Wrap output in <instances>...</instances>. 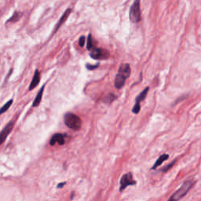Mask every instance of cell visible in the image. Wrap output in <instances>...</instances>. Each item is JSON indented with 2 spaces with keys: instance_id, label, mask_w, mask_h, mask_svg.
Wrapping results in <instances>:
<instances>
[{
  "instance_id": "obj_1",
  "label": "cell",
  "mask_w": 201,
  "mask_h": 201,
  "mask_svg": "<svg viewBox=\"0 0 201 201\" xmlns=\"http://www.w3.org/2000/svg\"><path fill=\"white\" fill-rule=\"evenodd\" d=\"M131 72L130 66L129 64H122L119 66L118 73L116 74L115 78V87L116 89H121L124 86L125 81L127 78H129Z\"/></svg>"
},
{
  "instance_id": "obj_2",
  "label": "cell",
  "mask_w": 201,
  "mask_h": 201,
  "mask_svg": "<svg viewBox=\"0 0 201 201\" xmlns=\"http://www.w3.org/2000/svg\"><path fill=\"white\" fill-rule=\"evenodd\" d=\"M64 123L68 128L73 130H79L82 126V120L75 114L68 112L64 116Z\"/></svg>"
},
{
  "instance_id": "obj_3",
  "label": "cell",
  "mask_w": 201,
  "mask_h": 201,
  "mask_svg": "<svg viewBox=\"0 0 201 201\" xmlns=\"http://www.w3.org/2000/svg\"><path fill=\"white\" fill-rule=\"evenodd\" d=\"M194 184H195L194 180H187V181H185V182L183 183V185L180 187L179 189L173 194V196L169 199V200H178V199L184 197L186 195L187 192L190 190V188H192Z\"/></svg>"
},
{
  "instance_id": "obj_4",
  "label": "cell",
  "mask_w": 201,
  "mask_h": 201,
  "mask_svg": "<svg viewBox=\"0 0 201 201\" xmlns=\"http://www.w3.org/2000/svg\"><path fill=\"white\" fill-rule=\"evenodd\" d=\"M129 16H130V20L132 23H138L141 21V0H134L133 3L130 6Z\"/></svg>"
},
{
  "instance_id": "obj_5",
  "label": "cell",
  "mask_w": 201,
  "mask_h": 201,
  "mask_svg": "<svg viewBox=\"0 0 201 201\" xmlns=\"http://www.w3.org/2000/svg\"><path fill=\"white\" fill-rule=\"evenodd\" d=\"M90 56L95 60H104L109 57V53L106 49L102 48L93 47L90 50Z\"/></svg>"
},
{
  "instance_id": "obj_6",
  "label": "cell",
  "mask_w": 201,
  "mask_h": 201,
  "mask_svg": "<svg viewBox=\"0 0 201 201\" xmlns=\"http://www.w3.org/2000/svg\"><path fill=\"white\" fill-rule=\"evenodd\" d=\"M136 185V181L133 179V175L130 172L126 173L122 176L120 179V187H119V191L122 192L129 185Z\"/></svg>"
},
{
  "instance_id": "obj_7",
  "label": "cell",
  "mask_w": 201,
  "mask_h": 201,
  "mask_svg": "<svg viewBox=\"0 0 201 201\" xmlns=\"http://www.w3.org/2000/svg\"><path fill=\"white\" fill-rule=\"evenodd\" d=\"M148 90H149V88L146 87L137 97H136L135 104L133 105V108H132V111H133L134 114H137L139 111H140V109H141V104H140V103H141L142 100H144V98L146 97Z\"/></svg>"
},
{
  "instance_id": "obj_8",
  "label": "cell",
  "mask_w": 201,
  "mask_h": 201,
  "mask_svg": "<svg viewBox=\"0 0 201 201\" xmlns=\"http://www.w3.org/2000/svg\"><path fill=\"white\" fill-rule=\"evenodd\" d=\"M13 126H14V122H13V121H11V122H8L6 126L2 129V131L0 132V145L5 141L7 136L13 130Z\"/></svg>"
},
{
  "instance_id": "obj_9",
  "label": "cell",
  "mask_w": 201,
  "mask_h": 201,
  "mask_svg": "<svg viewBox=\"0 0 201 201\" xmlns=\"http://www.w3.org/2000/svg\"><path fill=\"white\" fill-rule=\"evenodd\" d=\"M72 12V9H71V8H68V9H66V11L64 12V13H63V15L61 16H60V20H58V22L57 23V24H56V26H55V28L54 30H53V33H55L56 31H57V30L60 28L61 26L63 25V24H64V22L67 20V19L68 18V16H69L70 13Z\"/></svg>"
},
{
  "instance_id": "obj_10",
  "label": "cell",
  "mask_w": 201,
  "mask_h": 201,
  "mask_svg": "<svg viewBox=\"0 0 201 201\" xmlns=\"http://www.w3.org/2000/svg\"><path fill=\"white\" fill-rule=\"evenodd\" d=\"M57 143L60 145H63L65 143V140H64V137L61 133H55L52 136L50 141H49V144L50 145H55V144Z\"/></svg>"
},
{
  "instance_id": "obj_11",
  "label": "cell",
  "mask_w": 201,
  "mask_h": 201,
  "mask_svg": "<svg viewBox=\"0 0 201 201\" xmlns=\"http://www.w3.org/2000/svg\"><path fill=\"white\" fill-rule=\"evenodd\" d=\"M40 79H41L40 72L38 71V70H35V73H34V76H33L31 83H30L29 90H32L34 88H35L37 86H38L39 82H40Z\"/></svg>"
},
{
  "instance_id": "obj_12",
  "label": "cell",
  "mask_w": 201,
  "mask_h": 201,
  "mask_svg": "<svg viewBox=\"0 0 201 201\" xmlns=\"http://www.w3.org/2000/svg\"><path fill=\"white\" fill-rule=\"evenodd\" d=\"M44 87H45V86H42V88L40 89V90L38 91V94H37V96L35 97V100H34V101H33L32 107H37V106L39 105V104L41 103L42 94H43V91H44Z\"/></svg>"
},
{
  "instance_id": "obj_13",
  "label": "cell",
  "mask_w": 201,
  "mask_h": 201,
  "mask_svg": "<svg viewBox=\"0 0 201 201\" xmlns=\"http://www.w3.org/2000/svg\"><path fill=\"white\" fill-rule=\"evenodd\" d=\"M169 158V155H167V154H163V155H160V157H159V159L156 160V162L155 163V164L153 165V166L152 167V170H154V169H155L157 166H160L162 163L164 162V161H166V159H168Z\"/></svg>"
},
{
  "instance_id": "obj_14",
  "label": "cell",
  "mask_w": 201,
  "mask_h": 201,
  "mask_svg": "<svg viewBox=\"0 0 201 201\" xmlns=\"http://www.w3.org/2000/svg\"><path fill=\"white\" fill-rule=\"evenodd\" d=\"M12 104H13V99H10L9 100H8L7 102L5 103V104L2 106V108H0V115L7 111V110L10 108V106L12 105Z\"/></svg>"
},
{
  "instance_id": "obj_15",
  "label": "cell",
  "mask_w": 201,
  "mask_h": 201,
  "mask_svg": "<svg viewBox=\"0 0 201 201\" xmlns=\"http://www.w3.org/2000/svg\"><path fill=\"white\" fill-rule=\"evenodd\" d=\"M115 99H116V96L114 95L113 93H109V94H108L106 97H104L103 102L107 103V104H110V103H111L112 101H114Z\"/></svg>"
},
{
  "instance_id": "obj_16",
  "label": "cell",
  "mask_w": 201,
  "mask_h": 201,
  "mask_svg": "<svg viewBox=\"0 0 201 201\" xmlns=\"http://www.w3.org/2000/svg\"><path fill=\"white\" fill-rule=\"evenodd\" d=\"M20 17H21V13L16 11V12H14L13 16H11L10 18L7 20V22H16L20 20Z\"/></svg>"
},
{
  "instance_id": "obj_17",
  "label": "cell",
  "mask_w": 201,
  "mask_h": 201,
  "mask_svg": "<svg viewBox=\"0 0 201 201\" xmlns=\"http://www.w3.org/2000/svg\"><path fill=\"white\" fill-rule=\"evenodd\" d=\"M94 47V44H93V38H92L91 34H89L87 38V44H86V49L88 50H91Z\"/></svg>"
},
{
  "instance_id": "obj_18",
  "label": "cell",
  "mask_w": 201,
  "mask_h": 201,
  "mask_svg": "<svg viewBox=\"0 0 201 201\" xmlns=\"http://www.w3.org/2000/svg\"><path fill=\"white\" fill-rule=\"evenodd\" d=\"M85 41H86V37L83 36V35H82V36H81L80 38H79V46H80L81 47L84 46Z\"/></svg>"
},
{
  "instance_id": "obj_19",
  "label": "cell",
  "mask_w": 201,
  "mask_h": 201,
  "mask_svg": "<svg viewBox=\"0 0 201 201\" xmlns=\"http://www.w3.org/2000/svg\"><path fill=\"white\" fill-rule=\"evenodd\" d=\"M99 66V64H96V65H90V64H86V67L88 70H93L95 69L96 68H97Z\"/></svg>"
},
{
  "instance_id": "obj_20",
  "label": "cell",
  "mask_w": 201,
  "mask_h": 201,
  "mask_svg": "<svg viewBox=\"0 0 201 201\" xmlns=\"http://www.w3.org/2000/svg\"><path fill=\"white\" fill-rule=\"evenodd\" d=\"M174 162H172V163H170V165H168V166H166L165 168H163V171H166V170H168L169 169H170V167H171V166H173V165H174Z\"/></svg>"
},
{
  "instance_id": "obj_21",
  "label": "cell",
  "mask_w": 201,
  "mask_h": 201,
  "mask_svg": "<svg viewBox=\"0 0 201 201\" xmlns=\"http://www.w3.org/2000/svg\"><path fill=\"white\" fill-rule=\"evenodd\" d=\"M66 184V182H62V183H60V184H58V185H57V188H62L63 186H64V185H65Z\"/></svg>"
}]
</instances>
